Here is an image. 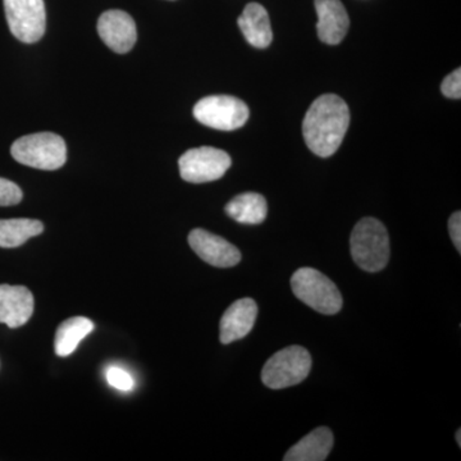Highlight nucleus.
I'll return each instance as SVG.
<instances>
[{"mask_svg":"<svg viewBox=\"0 0 461 461\" xmlns=\"http://www.w3.org/2000/svg\"><path fill=\"white\" fill-rule=\"evenodd\" d=\"M189 244L200 259L217 268H230L241 262V253L235 245L209 230H191Z\"/></svg>","mask_w":461,"mask_h":461,"instance_id":"nucleus-9","label":"nucleus"},{"mask_svg":"<svg viewBox=\"0 0 461 461\" xmlns=\"http://www.w3.org/2000/svg\"><path fill=\"white\" fill-rule=\"evenodd\" d=\"M33 313V295L25 286L0 285V323L9 329L23 326Z\"/></svg>","mask_w":461,"mask_h":461,"instance_id":"nucleus-12","label":"nucleus"},{"mask_svg":"<svg viewBox=\"0 0 461 461\" xmlns=\"http://www.w3.org/2000/svg\"><path fill=\"white\" fill-rule=\"evenodd\" d=\"M248 105L230 95H212L199 100L194 107V117L204 126L221 131H233L249 120Z\"/></svg>","mask_w":461,"mask_h":461,"instance_id":"nucleus-6","label":"nucleus"},{"mask_svg":"<svg viewBox=\"0 0 461 461\" xmlns=\"http://www.w3.org/2000/svg\"><path fill=\"white\" fill-rule=\"evenodd\" d=\"M258 317V305L253 299H240L224 312L220 323V339L224 345L247 338L254 329Z\"/></svg>","mask_w":461,"mask_h":461,"instance_id":"nucleus-11","label":"nucleus"},{"mask_svg":"<svg viewBox=\"0 0 461 461\" xmlns=\"http://www.w3.org/2000/svg\"><path fill=\"white\" fill-rule=\"evenodd\" d=\"M238 23L249 44L259 50L271 45L273 41L271 21H269L268 12L263 5L258 3L248 5L239 17Z\"/></svg>","mask_w":461,"mask_h":461,"instance_id":"nucleus-14","label":"nucleus"},{"mask_svg":"<svg viewBox=\"0 0 461 461\" xmlns=\"http://www.w3.org/2000/svg\"><path fill=\"white\" fill-rule=\"evenodd\" d=\"M318 36L329 45H338L348 33L350 20L339 0H315Z\"/></svg>","mask_w":461,"mask_h":461,"instance_id":"nucleus-13","label":"nucleus"},{"mask_svg":"<svg viewBox=\"0 0 461 461\" xmlns=\"http://www.w3.org/2000/svg\"><path fill=\"white\" fill-rule=\"evenodd\" d=\"M94 330L89 318L75 317L60 323L54 339V350L58 357H68L77 348L78 344Z\"/></svg>","mask_w":461,"mask_h":461,"instance_id":"nucleus-17","label":"nucleus"},{"mask_svg":"<svg viewBox=\"0 0 461 461\" xmlns=\"http://www.w3.org/2000/svg\"><path fill=\"white\" fill-rule=\"evenodd\" d=\"M11 154L21 165L56 171L67 162L66 142L53 132L32 133L14 142Z\"/></svg>","mask_w":461,"mask_h":461,"instance_id":"nucleus-3","label":"nucleus"},{"mask_svg":"<svg viewBox=\"0 0 461 461\" xmlns=\"http://www.w3.org/2000/svg\"><path fill=\"white\" fill-rule=\"evenodd\" d=\"M448 230H450V236L456 250L461 253V213L455 212L448 221Z\"/></svg>","mask_w":461,"mask_h":461,"instance_id":"nucleus-22","label":"nucleus"},{"mask_svg":"<svg viewBox=\"0 0 461 461\" xmlns=\"http://www.w3.org/2000/svg\"><path fill=\"white\" fill-rule=\"evenodd\" d=\"M351 257L363 271L381 272L390 260V238L386 227L375 218H363L350 238Z\"/></svg>","mask_w":461,"mask_h":461,"instance_id":"nucleus-2","label":"nucleus"},{"mask_svg":"<svg viewBox=\"0 0 461 461\" xmlns=\"http://www.w3.org/2000/svg\"><path fill=\"white\" fill-rule=\"evenodd\" d=\"M107 381L112 387L117 388L120 391H131L135 386V382L131 375H129L123 369L118 368V366H112L107 371Z\"/></svg>","mask_w":461,"mask_h":461,"instance_id":"nucleus-20","label":"nucleus"},{"mask_svg":"<svg viewBox=\"0 0 461 461\" xmlns=\"http://www.w3.org/2000/svg\"><path fill=\"white\" fill-rule=\"evenodd\" d=\"M42 230H44V224L38 220H29V218L0 220V248L21 247L27 240L41 235Z\"/></svg>","mask_w":461,"mask_h":461,"instance_id":"nucleus-18","label":"nucleus"},{"mask_svg":"<svg viewBox=\"0 0 461 461\" xmlns=\"http://www.w3.org/2000/svg\"><path fill=\"white\" fill-rule=\"evenodd\" d=\"M291 288L300 302L318 313L332 315L341 311L342 296L338 286L317 269H297L291 277Z\"/></svg>","mask_w":461,"mask_h":461,"instance_id":"nucleus-4","label":"nucleus"},{"mask_svg":"<svg viewBox=\"0 0 461 461\" xmlns=\"http://www.w3.org/2000/svg\"><path fill=\"white\" fill-rule=\"evenodd\" d=\"M9 30L18 41L33 44L47 27L44 0H3Z\"/></svg>","mask_w":461,"mask_h":461,"instance_id":"nucleus-8","label":"nucleus"},{"mask_svg":"<svg viewBox=\"0 0 461 461\" xmlns=\"http://www.w3.org/2000/svg\"><path fill=\"white\" fill-rule=\"evenodd\" d=\"M230 165L232 160L226 151L212 147L190 149L178 160L182 180L191 184L220 180Z\"/></svg>","mask_w":461,"mask_h":461,"instance_id":"nucleus-7","label":"nucleus"},{"mask_svg":"<svg viewBox=\"0 0 461 461\" xmlns=\"http://www.w3.org/2000/svg\"><path fill=\"white\" fill-rule=\"evenodd\" d=\"M312 369V357L303 346H288L269 357L262 371V382L272 390L302 384Z\"/></svg>","mask_w":461,"mask_h":461,"instance_id":"nucleus-5","label":"nucleus"},{"mask_svg":"<svg viewBox=\"0 0 461 461\" xmlns=\"http://www.w3.org/2000/svg\"><path fill=\"white\" fill-rule=\"evenodd\" d=\"M226 213L236 222L259 224L267 218L268 204L260 194L245 193L230 200L226 205Z\"/></svg>","mask_w":461,"mask_h":461,"instance_id":"nucleus-16","label":"nucleus"},{"mask_svg":"<svg viewBox=\"0 0 461 461\" xmlns=\"http://www.w3.org/2000/svg\"><path fill=\"white\" fill-rule=\"evenodd\" d=\"M102 41L115 53H129L138 41L135 21L129 14L118 9L104 12L98 21Z\"/></svg>","mask_w":461,"mask_h":461,"instance_id":"nucleus-10","label":"nucleus"},{"mask_svg":"<svg viewBox=\"0 0 461 461\" xmlns=\"http://www.w3.org/2000/svg\"><path fill=\"white\" fill-rule=\"evenodd\" d=\"M350 124V111L344 99L324 94L314 100L303 121V135L318 157L329 158L339 150Z\"/></svg>","mask_w":461,"mask_h":461,"instance_id":"nucleus-1","label":"nucleus"},{"mask_svg":"<svg viewBox=\"0 0 461 461\" xmlns=\"http://www.w3.org/2000/svg\"><path fill=\"white\" fill-rule=\"evenodd\" d=\"M441 91L445 96L450 99L461 98V69H455L453 74L444 78L441 85Z\"/></svg>","mask_w":461,"mask_h":461,"instance_id":"nucleus-21","label":"nucleus"},{"mask_svg":"<svg viewBox=\"0 0 461 461\" xmlns=\"http://www.w3.org/2000/svg\"><path fill=\"white\" fill-rule=\"evenodd\" d=\"M455 438H456L457 445H459V447H461V430L457 429L456 436H455Z\"/></svg>","mask_w":461,"mask_h":461,"instance_id":"nucleus-23","label":"nucleus"},{"mask_svg":"<svg viewBox=\"0 0 461 461\" xmlns=\"http://www.w3.org/2000/svg\"><path fill=\"white\" fill-rule=\"evenodd\" d=\"M23 198V190L18 185L0 177V206L16 205Z\"/></svg>","mask_w":461,"mask_h":461,"instance_id":"nucleus-19","label":"nucleus"},{"mask_svg":"<svg viewBox=\"0 0 461 461\" xmlns=\"http://www.w3.org/2000/svg\"><path fill=\"white\" fill-rule=\"evenodd\" d=\"M332 432L327 427H320L309 433L304 438L294 445L287 454L285 461H323L329 456L333 447Z\"/></svg>","mask_w":461,"mask_h":461,"instance_id":"nucleus-15","label":"nucleus"}]
</instances>
